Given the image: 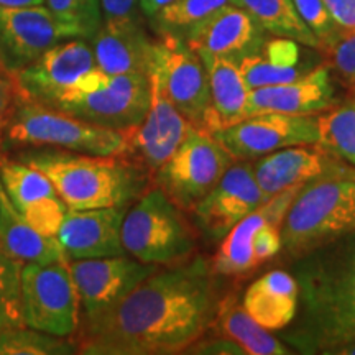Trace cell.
Listing matches in <instances>:
<instances>
[{"instance_id":"9","label":"cell","mask_w":355,"mask_h":355,"mask_svg":"<svg viewBox=\"0 0 355 355\" xmlns=\"http://www.w3.org/2000/svg\"><path fill=\"white\" fill-rule=\"evenodd\" d=\"M148 78L194 127H206L211 110L206 66L180 35L162 32L155 40Z\"/></svg>"},{"instance_id":"21","label":"cell","mask_w":355,"mask_h":355,"mask_svg":"<svg viewBox=\"0 0 355 355\" xmlns=\"http://www.w3.org/2000/svg\"><path fill=\"white\" fill-rule=\"evenodd\" d=\"M301 188L303 184L293 186L275 194L254 212L239 220L222 239L219 250L212 260L214 273L222 277H242L254 272L259 266L254 255V235L257 229L268 220L282 225L288 207L291 206L293 199Z\"/></svg>"},{"instance_id":"27","label":"cell","mask_w":355,"mask_h":355,"mask_svg":"<svg viewBox=\"0 0 355 355\" xmlns=\"http://www.w3.org/2000/svg\"><path fill=\"white\" fill-rule=\"evenodd\" d=\"M220 336L232 339L234 343L242 345L247 355H288L291 349L285 343L277 339L272 332L261 327L255 321L237 296L230 295L219 300L216 309L214 322Z\"/></svg>"},{"instance_id":"14","label":"cell","mask_w":355,"mask_h":355,"mask_svg":"<svg viewBox=\"0 0 355 355\" xmlns=\"http://www.w3.org/2000/svg\"><path fill=\"white\" fill-rule=\"evenodd\" d=\"M268 199L257 184L252 163L235 159L219 183L193 207V212L211 241H222L239 220Z\"/></svg>"},{"instance_id":"25","label":"cell","mask_w":355,"mask_h":355,"mask_svg":"<svg viewBox=\"0 0 355 355\" xmlns=\"http://www.w3.org/2000/svg\"><path fill=\"white\" fill-rule=\"evenodd\" d=\"M300 290L295 275L273 270L255 279L243 295V308L268 331L290 326L298 313Z\"/></svg>"},{"instance_id":"29","label":"cell","mask_w":355,"mask_h":355,"mask_svg":"<svg viewBox=\"0 0 355 355\" xmlns=\"http://www.w3.org/2000/svg\"><path fill=\"white\" fill-rule=\"evenodd\" d=\"M316 127V145L355 166V102L324 110Z\"/></svg>"},{"instance_id":"34","label":"cell","mask_w":355,"mask_h":355,"mask_svg":"<svg viewBox=\"0 0 355 355\" xmlns=\"http://www.w3.org/2000/svg\"><path fill=\"white\" fill-rule=\"evenodd\" d=\"M237 63L250 91L252 89L295 81V79H298L306 73V69L301 68V66H290L288 68V66L275 64L270 60H266L260 51L241 58Z\"/></svg>"},{"instance_id":"2","label":"cell","mask_w":355,"mask_h":355,"mask_svg":"<svg viewBox=\"0 0 355 355\" xmlns=\"http://www.w3.org/2000/svg\"><path fill=\"white\" fill-rule=\"evenodd\" d=\"M298 313L283 339L301 352L326 354L355 337V230L295 260Z\"/></svg>"},{"instance_id":"44","label":"cell","mask_w":355,"mask_h":355,"mask_svg":"<svg viewBox=\"0 0 355 355\" xmlns=\"http://www.w3.org/2000/svg\"><path fill=\"white\" fill-rule=\"evenodd\" d=\"M44 0H0V7L21 8V7H37L43 6Z\"/></svg>"},{"instance_id":"39","label":"cell","mask_w":355,"mask_h":355,"mask_svg":"<svg viewBox=\"0 0 355 355\" xmlns=\"http://www.w3.org/2000/svg\"><path fill=\"white\" fill-rule=\"evenodd\" d=\"M183 354H214V355H247L242 345L234 343L232 339L220 336L211 337V339H202L199 337L196 343H193Z\"/></svg>"},{"instance_id":"38","label":"cell","mask_w":355,"mask_h":355,"mask_svg":"<svg viewBox=\"0 0 355 355\" xmlns=\"http://www.w3.org/2000/svg\"><path fill=\"white\" fill-rule=\"evenodd\" d=\"M282 225L277 222H265L261 224L254 235V255L259 266L277 257L282 252Z\"/></svg>"},{"instance_id":"15","label":"cell","mask_w":355,"mask_h":355,"mask_svg":"<svg viewBox=\"0 0 355 355\" xmlns=\"http://www.w3.org/2000/svg\"><path fill=\"white\" fill-rule=\"evenodd\" d=\"M64 38L68 30L46 7H0V66L13 76Z\"/></svg>"},{"instance_id":"33","label":"cell","mask_w":355,"mask_h":355,"mask_svg":"<svg viewBox=\"0 0 355 355\" xmlns=\"http://www.w3.org/2000/svg\"><path fill=\"white\" fill-rule=\"evenodd\" d=\"M227 3L230 0H173L170 6L162 8L153 17L152 21L158 33H178L181 30L188 32L191 26Z\"/></svg>"},{"instance_id":"11","label":"cell","mask_w":355,"mask_h":355,"mask_svg":"<svg viewBox=\"0 0 355 355\" xmlns=\"http://www.w3.org/2000/svg\"><path fill=\"white\" fill-rule=\"evenodd\" d=\"M239 162H250L295 145H316L318 127L313 115L259 114L212 133Z\"/></svg>"},{"instance_id":"30","label":"cell","mask_w":355,"mask_h":355,"mask_svg":"<svg viewBox=\"0 0 355 355\" xmlns=\"http://www.w3.org/2000/svg\"><path fill=\"white\" fill-rule=\"evenodd\" d=\"M66 337L53 336L28 326L8 327L0 331V355H68L76 354Z\"/></svg>"},{"instance_id":"26","label":"cell","mask_w":355,"mask_h":355,"mask_svg":"<svg viewBox=\"0 0 355 355\" xmlns=\"http://www.w3.org/2000/svg\"><path fill=\"white\" fill-rule=\"evenodd\" d=\"M0 245L21 263L48 265L68 261L60 242L53 235L35 230L15 209L0 184Z\"/></svg>"},{"instance_id":"16","label":"cell","mask_w":355,"mask_h":355,"mask_svg":"<svg viewBox=\"0 0 355 355\" xmlns=\"http://www.w3.org/2000/svg\"><path fill=\"white\" fill-rule=\"evenodd\" d=\"M150 81V107L144 121L127 132L128 148L141 170L155 175L183 144L194 125L168 101L157 83Z\"/></svg>"},{"instance_id":"8","label":"cell","mask_w":355,"mask_h":355,"mask_svg":"<svg viewBox=\"0 0 355 355\" xmlns=\"http://www.w3.org/2000/svg\"><path fill=\"white\" fill-rule=\"evenodd\" d=\"M234 162L211 132L193 127L155 178L158 188L178 207L193 211Z\"/></svg>"},{"instance_id":"36","label":"cell","mask_w":355,"mask_h":355,"mask_svg":"<svg viewBox=\"0 0 355 355\" xmlns=\"http://www.w3.org/2000/svg\"><path fill=\"white\" fill-rule=\"evenodd\" d=\"M327 60V66L334 69L345 81L355 84V30H340L339 35L319 50Z\"/></svg>"},{"instance_id":"40","label":"cell","mask_w":355,"mask_h":355,"mask_svg":"<svg viewBox=\"0 0 355 355\" xmlns=\"http://www.w3.org/2000/svg\"><path fill=\"white\" fill-rule=\"evenodd\" d=\"M324 3L340 30H355V0H324Z\"/></svg>"},{"instance_id":"20","label":"cell","mask_w":355,"mask_h":355,"mask_svg":"<svg viewBox=\"0 0 355 355\" xmlns=\"http://www.w3.org/2000/svg\"><path fill=\"white\" fill-rule=\"evenodd\" d=\"M336 91L327 64L306 71L303 76L285 84L252 89L248 97V112L313 115L334 107Z\"/></svg>"},{"instance_id":"22","label":"cell","mask_w":355,"mask_h":355,"mask_svg":"<svg viewBox=\"0 0 355 355\" xmlns=\"http://www.w3.org/2000/svg\"><path fill=\"white\" fill-rule=\"evenodd\" d=\"M332 168L334 166L318 145L286 146L265 155L252 165L257 184L268 198L327 175Z\"/></svg>"},{"instance_id":"46","label":"cell","mask_w":355,"mask_h":355,"mask_svg":"<svg viewBox=\"0 0 355 355\" xmlns=\"http://www.w3.org/2000/svg\"><path fill=\"white\" fill-rule=\"evenodd\" d=\"M352 101H354V102H355V94H354V99H352Z\"/></svg>"},{"instance_id":"5","label":"cell","mask_w":355,"mask_h":355,"mask_svg":"<svg viewBox=\"0 0 355 355\" xmlns=\"http://www.w3.org/2000/svg\"><path fill=\"white\" fill-rule=\"evenodd\" d=\"M2 127L8 145L53 146L96 157H125L128 148L127 132L92 125L20 96Z\"/></svg>"},{"instance_id":"10","label":"cell","mask_w":355,"mask_h":355,"mask_svg":"<svg viewBox=\"0 0 355 355\" xmlns=\"http://www.w3.org/2000/svg\"><path fill=\"white\" fill-rule=\"evenodd\" d=\"M21 316L25 326L48 334L60 337L76 334L81 324L79 298L68 261L24 265Z\"/></svg>"},{"instance_id":"23","label":"cell","mask_w":355,"mask_h":355,"mask_svg":"<svg viewBox=\"0 0 355 355\" xmlns=\"http://www.w3.org/2000/svg\"><path fill=\"white\" fill-rule=\"evenodd\" d=\"M152 40L144 24L104 25L92 38L96 66L107 74H146L153 58Z\"/></svg>"},{"instance_id":"28","label":"cell","mask_w":355,"mask_h":355,"mask_svg":"<svg viewBox=\"0 0 355 355\" xmlns=\"http://www.w3.org/2000/svg\"><path fill=\"white\" fill-rule=\"evenodd\" d=\"M230 3L243 8L265 32L319 48L318 38L300 19L291 0H230Z\"/></svg>"},{"instance_id":"31","label":"cell","mask_w":355,"mask_h":355,"mask_svg":"<svg viewBox=\"0 0 355 355\" xmlns=\"http://www.w3.org/2000/svg\"><path fill=\"white\" fill-rule=\"evenodd\" d=\"M44 3L71 38L92 40L102 26L99 0H44Z\"/></svg>"},{"instance_id":"6","label":"cell","mask_w":355,"mask_h":355,"mask_svg":"<svg viewBox=\"0 0 355 355\" xmlns=\"http://www.w3.org/2000/svg\"><path fill=\"white\" fill-rule=\"evenodd\" d=\"M50 107L92 125L128 132L150 107L146 74H107L99 68L83 74Z\"/></svg>"},{"instance_id":"19","label":"cell","mask_w":355,"mask_h":355,"mask_svg":"<svg viewBox=\"0 0 355 355\" xmlns=\"http://www.w3.org/2000/svg\"><path fill=\"white\" fill-rule=\"evenodd\" d=\"M265 40V30L234 3L217 8L186 33V43L198 55L224 56L235 61L259 51Z\"/></svg>"},{"instance_id":"4","label":"cell","mask_w":355,"mask_h":355,"mask_svg":"<svg viewBox=\"0 0 355 355\" xmlns=\"http://www.w3.org/2000/svg\"><path fill=\"white\" fill-rule=\"evenodd\" d=\"M355 230V180L322 175L303 184L282 222V252L300 259Z\"/></svg>"},{"instance_id":"12","label":"cell","mask_w":355,"mask_h":355,"mask_svg":"<svg viewBox=\"0 0 355 355\" xmlns=\"http://www.w3.org/2000/svg\"><path fill=\"white\" fill-rule=\"evenodd\" d=\"M68 266L78 293L79 309H83V319L112 308L159 268L158 265L144 263L127 255L71 260Z\"/></svg>"},{"instance_id":"37","label":"cell","mask_w":355,"mask_h":355,"mask_svg":"<svg viewBox=\"0 0 355 355\" xmlns=\"http://www.w3.org/2000/svg\"><path fill=\"white\" fill-rule=\"evenodd\" d=\"M104 25L144 24L140 0H99Z\"/></svg>"},{"instance_id":"42","label":"cell","mask_w":355,"mask_h":355,"mask_svg":"<svg viewBox=\"0 0 355 355\" xmlns=\"http://www.w3.org/2000/svg\"><path fill=\"white\" fill-rule=\"evenodd\" d=\"M173 0H140V8L144 12V15L146 19L152 20L157 13L165 8L166 6H170Z\"/></svg>"},{"instance_id":"43","label":"cell","mask_w":355,"mask_h":355,"mask_svg":"<svg viewBox=\"0 0 355 355\" xmlns=\"http://www.w3.org/2000/svg\"><path fill=\"white\" fill-rule=\"evenodd\" d=\"M326 355H355V337L354 339L344 340V343L336 344L334 347L327 349Z\"/></svg>"},{"instance_id":"18","label":"cell","mask_w":355,"mask_h":355,"mask_svg":"<svg viewBox=\"0 0 355 355\" xmlns=\"http://www.w3.org/2000/svg\"><path fill=\"white\" fill-rule=\"evenodd\" d=\"M125 212L127 206L66 211L56 239L68 261L127 255L121 239Z\"/></svg>"},{"instance_id":"45","label":"cell","mask_w":355,"mask_h":355,"mask_svg":"<svg viewBox=\"0 0 355 355\" xmlns=\"http://www.w3.org/2000/svg\"><path fill=\"white\" fill-rule=\"evenodd\" d=\"M0 76H6V73H3V69H2V66H0ZM8 76V74H7Z\"/></svg>"},{"instance_id":"13","label":"cell","mask_w":355,"mask_h":355,"mask_svg":"<svg viewBox=\"0 0 355 355\" xmlns=\"http://www.w3.org/2000/svg\"><path fill=\"white\" fill-rule=\"evenodd\" d=\"M94 68L97 66L92 46L84 38H78L53 44L12 79L20 97L50 107L66 89Z\"/></svg>"},{"instance_id":"17","label":"cell","mask_w":355,"mask_h":355,"mask_svg":"<svg viewBox=\"0 0 355 355\" xmlns=\"http://www.w3.org/2000/svg\"><path fill=\"white\" fill-rule=\"evenodd\" d=\"M0 184L15 209L35 230L56 237L68 206L42 171L24 162H3L0 165Z\"/></svg>"},{"instance_id":"32","label":"cell","mask_w":355,"mask_h":355,"mask_svg":"<svg viewBox=\"0 0 355 355\" xmlns=\"http://www.w3.org/2000/svg\"><path fill=\"white\" fill-rule=\"evenodd\" d=\"M21 268L0 245V331L25 326L21 316Z\"/></svg>"},{"instance_id":"24","label":"cell","mask_w":355,"mask_h":355,"mask_svg":"<svg viewBox=\"0 0 355 355\" xmlns=\"http://www.w3.org/2000/svg\"><path fill=\"white\" fill-rule=\"evenodd\" d=\"M199 58L206 66L211 96V110L204 130L214 133L250 117V89L239 69L237 61L214 55H199Z\"/></svg>"},{"instance_id":"7","label":"cell","mask_w":355,"mask_h":355,"mask_svg":"<svg viewBox=\"0 0 355 355\" xmlns=\"http://www.w3.org/2000/svg\"><path fill=\"white\" fill-rule=\"evenodd\" d=\"M121 239L127 255L152 265H176L196 252L188 220L159 188L148 189L123 216Z\"/></svg>"},{"instance_id":"47","label":"cell","mask_w":355,"mask_h":355,"mask_svg":"<svg viewBox=\"0 0 355 355\" xmlns=\"http://www.w3.org/2000/svg\"><path fill=\"white\" fill-rule=\"evenodd\" d=\"M0 128H2V127H0Z\"/></svg>"},{"instance_id":"41","label":"cell","mask_w":355,"mask_h":355,"mask_svg":"<svg viewBox=\"0 0 355 355\" xmlns=\"http://www.w3.org/2000/svg\"><path fill=\"white\" fill-rule=\"evenodd\" d=\"M17 96H19V91H17L12 76H7V74L0 76V127L7 121L8 114H10L17 101Z\"/></svg>"},{"instance_id":"35","label":"cell","mask_w":355,"mask_h":355,"mask_svg":"<svg viewBox=\"0 0 355 355\" xmlns=\"http://www.w3.org/2000/svg\"><path fill=\"white\" fill-rule=\"evenodd\" d=\"M291 3L295 10L298 12L300 19L318 38V50H321L322 46H326L339 35L340 28L332 20L324 0H291Z\"/></svg>"},{"instance_id":"3","label":"cell","mask_w":355,"mask_h":355,"mask_svg":"<svg viewBox=\"0 0 355 355\" xmlns=\"http://www.w3.org/2000/svg\"><path fill=\"white\" fill-rule=\"evenodd\" d=\"M55 186L68 209L127 206L144 189L148 173L119 157L42 152L21 158Z\"/></svg>"},{"instance_id":"1","label":"cell","mask_w":355,"mask_h":355,"mask_svg":"<svg viewBox=\"0 0 355 355\" xmlns=\"http://www.w3.org/2000/svg\"><path fill=\"white\" fill-rule=\"evenodd\" d=\"M214 275L201 257L155 270L112 308L83 319L78 352L183 354L214 322L219 303Z\"/></svg>"}]
</instances>
